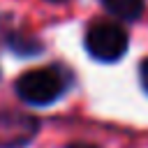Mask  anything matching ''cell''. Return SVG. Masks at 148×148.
<instances>
[{"label":"cell","mask_w":148,"mask_h":148,"mask_svg":"<svg viewBox=\"0 0 148 148\" xmlns=\"http://www.w3.org/2000/svg\"><path fill=\"white\" fill-rule=\"evenodd\" d=\"M37 118L28 113H0V148H23L37 134Z\"/></svg>","instance_id":"3957f363"},{"label":"cell","mask_w":148,"mask_h":148,"mask_svg":"<svg viewBox=\"0 0 148 148\" xmlns=\"http://www.w3.org/2000/svg\"><path fill=\"white\" fill-rule=\"evenodd\" d=\"M16 95L25 102V104H32V106H46L51 102H56L62 90H65V81L62 76L51 69V67H42V69H28L23 72L16 83Z\"/></svg>","instance_id":"6da1fadb"},{"label":"cell","mask_w":148,"mask_h":148,"mask_svg":"<svg viewBox=\"0 0 148 148\" xmlns=\"http://www.w3.org/2000/svg\"><path fill=\"white\" fill-rule=\"evenodd\" d=\"M127 32L113 21H95L86 30V51L102 62H116L127 51Z\"/></svg>","instance_id":"7a4b0ae2"},{"label":"cell","mask_w":148,"mask_h":148,"mask_svg":"<svg viewBox=\"0 0 148 148\" xmlns=\"http://www.w3.org/2000/svg\"><path fill=\"white\" fill-rule=\"evenodd\" d=\"M102 5L120 21H136L143 14V0H102Z\"/></svg>","instance_id":"277c9868"},{"label":"cell","mask_w":148,"mask_h":148,"mask_svg":"<svg viewBox=\"0 0 148 148\" xmlns=\"http://www.w3.org/2000/svg\"><path fill=\"white\" fill-rule=\"evenodd\" d=\"M49 2H67V0H49Z\"/></svg>","instance_id":"52a82bcc"},{"label":"cell","mask_w":148,"mask_h":148,"mask_svg":"<svg viewBox=\"0 0 148 148\" xmlns=\"http://www.w3.org/2000/svg\"><path fill=\"white\" fill-rule=\"evenodd\" d=\"M67 148H97V146H92V143H81V141H74V143H69Z\"/></svg>","instance_id":"8992f818"},{"label":"cell","mask_w":148,"mask_h":148,"mask_svg":"<svg viewBox=\"0 0 148 148\" xmlns=\"http://www.w3.org/2000/svg\"><path fill=\"white\" fill-rule=\"evenodd\" d=\"M139 81H141V88L148 92V58H143L139 65Z\"/></svg>","instance_id":"5b68a950"}]
</instances>
